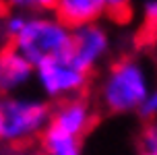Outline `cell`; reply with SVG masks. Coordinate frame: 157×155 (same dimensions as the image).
Wrapping results in <instances>:
<instances>
[{
	"label": "cell",
	"instance_id": "obj_1",
	"mask_svg": "<svg viewBox=\"0 0 157 155\" xmlns=\"http://www.w3.org/2000/svg\"><path fill=\"white\" fill-rule=\"evenodd\" d=\"M151 89L153 81L145 62L128 56L108 66L97 87V99L110 114H130L139 112Z\"/></svg>",
	"mask_w": 157,
	"mask_h": 155
},
{
	"label": "cell",
	"instance_id": "obj_2",
	"mask_svg": "<svg viewBox=\"0 0 157 155\" xmlns=\"http://www.w3.org/2000/svg\"><path fill=\"white\" fill-rule=\"evenodd\" d=\"M52 106L33 95H0V145L21 147L39 139L50 124Z\"/></svg>",
	"mask_w": 157,
	"mask_h": 155
},
{
	"label": "cell",
	"instance_id": "obj_3",
	"mask_svg": "<svg viewBox=\"0 0 157 155\" xmlns=\"http://www.w3.org/2000/svg\"><path fill=\"white\" fill-rule=\"evenodd\" d=\"M72 29L50 13H31L25 15L21 31L10 39V46L37 66L50 58L68 56Z\"/></svg>",
	"mask_w": 157,
	"mask_h": 155
},
{
	"label": "cell",
	"instance_id": "obj_4",
	"mask_svg": "<svg viewBox=\"0 0 157 155\" xmlns=\"http://www.w3.org/2000/svg\"><path fill=\"white\" fill-rule=\"evenodd\" d=\"M91 75L78 68L68 56L50 58L35 66V83L48 99L64 101L83 95L89 87Z\"/></svg>",
	"mask_w": 157,
	"mask_h": 155
},
{
	"label": "cell",
	"instance_id": "obj_5",
	"mask_svg": "<svg viewBox=\"0 0 157 155\" xmlns=\"http://www.w3.org/2000/svg\"><path fill=\"white\" fill-rule=\"evenodd\" d=\"M110 50H112L110 33L99 21L97 23H89V25H81V27L72 29L68 58L85 72L91 75L108 58Z\"/></svg>",
	"mask_w": 157,
	"mask_h": 155
},
{
	"label": "cell",
	"instance_id": "obj_6",
	"mask_svg": "<svg viewBox=\"0 0 157 155\" xmlns=\"http://www.w3.org/2000/svg\"><path fill=\"white\" fill-rule=\"evenodd\" d=\"M93 122H95V110L85 95L58 101L52 108L50 126H54L58 130L71 134V137H77V139H83L87 130L93 126Z\"/></svg>",
	"mask_w": 157,
	"mask_h": 155
},
{
	"label": "cell",
	"instance_id": "obj_7",
	"mask_svg": "<svg viewBox=\"0 0 157 155\" xmlns=\"http://www.w3.org/2000/svg\"><path fill=\"white\" fill-rule=\"evenodd\" d=\"M35 81V66L17 48H0V95H17Z\"/></svg>",
	"mask_w": 157,
	"mask_h": 155
},
{
	"label": "cell",
	"instance_id": "obj_8",
	"mask_svg": "<svg viewBox=\"0 0 157 155\" xmlns=\"http://www.w3.org/2000/svg\"><path fill=\"white\" fill-rule=\"evenodd\" d=\"M54 15L71 29H75L81 25L97 23L105 13L101 0H58Z\"/></svg>",
	"mask_w": 157,
	"mask_h": 155
},
{
	"label": "cell",
	"instance_id": "obj_9",
	"mask_svg": "<svg viewBox=\"0 0 157 155\" xmlns=\"http://www.w3.org/2000/svg\"><path fill=\"white\" fill-rule=\"evenodd\" d=\"M39 149H41V155H83L81 139L71 137L50 124L39 137Z\"/></svg>",
	"mask_w": 157,
	"mask_h": 155
},
{
	"label": "cell",
	"instance_id": "obj_10",
	"mask_svg": "<svg viewBox=\"0 0 157 155\" xmlns=\"http://www.w3.org/2000/svg\"><path fill=\"white\" fill-rule=\"evenodd\" d=\"M141 151L143 155H157V122L145 124L141 132Z\"/></svg>",
	"mask_w": 157,
	"mask_h": 155
},
{
	"label": "cell",
	"instance_id": "obj_11",
	"mask_svg": "<svg viewBox=\"0 0 157 155\" xmlns=\"http://www.w3.org/2000/svg\"><path fill=\"white\" fill-rule=\"evenodd\" d=\"M103 13L114 17V19H126L130 15L132 8V0H101Z\"/></svg>",
	"mask_w": 157,
	"mask_h": 155
},
{
	"label": "cell",
	"instance_id": "obj_12",
	"mask_svg": "<svg viewBox=\"0 0 157 155\" xmlns=\"http://www.w3.org/2000/svg\"><path fill=\"white\" fill-rule=\"evenodd\" d=\"M139 116L149 120V122L153 118H157V87H153L151 93L147 95V99L143 101V106L139 108Z\"/></svg>",
	"mask_w": 157,
	"mask_h": 155
},
{
	"label": "cell",
	"instance_id": "obj_13",
	"mask_svg": "<svg viewBox=\"0 0 157 155\" xmlns=\"http://www.w3.org/2000/svg\"><path fill=\"white\" fill-rule=\"evenodd\" d=\"M0 4L13 13H35V0H0Z\"/></svg>",
	"mask_w": 157,
	"mask_h": 155
},
{
	"label": "cell",
	"instance_id": "obj_14",
	"mask_svg": "<svg viewBox=\"0 0 157 155\" xmlns=\"http://www.w3.org/2000/svg\"><path fill=\"white\" fill-rule=\"evenodd\" d=\"M143 19H145V23L149 27H157V0H145Z\"/></svg>",
	"mask_w": 157,
	"mask_h": 155
},
{
	"label": "cell",
	"instance_id": "obj_15",
	"mask_svg": "<svg viewBox=\"0 0 157 155\" xmlns=\"http://www.w3.org/2000/svg\"><path fill=\"white\" fill-rule=\"evenodd\" d=\"M2 8H4V6H2V4H0V19H2V17H4V13H2Z\"/></svg>",
	"mask_w": 157,
	"mask_h": 155
}]
</instances>
